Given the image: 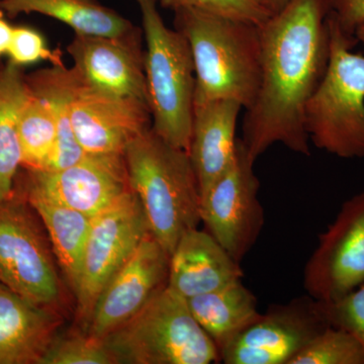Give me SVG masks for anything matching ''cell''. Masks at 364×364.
Returning a JSON list of instances; mask_svg holds the SVG:
<instances>
[{"label": "cell", "instance_id": "1", "mask_svg": "<svg viewBox=\"0 0 364 364\" xmlns=\"http://www.w3.org/2000/svg\"><path fill=\"white\" fill-rule=\"evenodd\" d=\"M328 0H289L259 26L261 76L241 141L253 161L274 144L310 156L305 111L330 57Z\"/></svg>", "mask_w": 364, "mask_h": 364}, {"label": "cell", "instance_id": "2", "mask_svg": "<svg viewBox=\"0 0 364 364\" xmlns=\"http://www.w3.org/2000/svg\"><path fill=\"white\" fill-rule=\"evenodd\" d=\"M174 13V28L188 40L196 71L195 105L232 100L253 105L261 76L259 26L193 9Z\"/></svg>", "mask_w": 364, "mask_h": 364}, {"label": "cell", "instance_id": "3", "mask_svg": "<svg viewBox=\"0 0 364 364\" xmlns=\"http://www.w3.org/2000/svg\"><path fill=\"white\" fill-rule=\"evenodd\" d=\"M124 157L150 233L170 255L182 235L202 223L200 188L188 152L170 145L151 127L129 144Z\"/></svg>", "mask_w": 364, "mask_h": 364}, {"label": "cell", "instance_id": "4", "mask_svg": "<svg viewBox=\"0 0 364 364\" xmlns=\"http://www.w3.org/2000/svg\"><path fill=\"white\" fill-rule=\"evenodd\" d=\"M330 57L324 77L305 111V128L318 149L342 158H364V56L352 52L346 35L329 14Z\"/></svg>", "mask_w": 364, "mask_h": 364}, {"label": "cell", "instance_id": "5", "mask_svg": "<svg viewBox=\"0 0 364 364\" xmlns=\"http://www.w3.org/2000/svg\"><path fill=\"white\" fill-rule=\"evenodd\" d=\"M142 16L145 73L152 129L188 152L195 107L196 71L191 46L163 21L157 0H136Z\"/></svg>", "mask_w": 364, "mask_h": 364}, {"label": "cell", "instance_id": "6", "mask_svg": "<svg viewBox=\"0 0 364 364\" xmlns=\"http://www.w3.org/2000/svg\"><path fill=\"white\" fill-rule=\"evenodd\" d=\"M102 339L117 364L221 363L217 346L193 317L186 299L168 286Z\"/></svg>", "mask_w": 364, "mask_h": 364}, {"label": "cell", "instance_id": "7", "mask_svg": "<svg viewBox=\"0 0 364 364\" xmlns=\"http://www.w3.org/2000/svg\"><path fill=\"white\" fill-rule=\"evenodd\" d=\"M26 205L16 191L0 203V284L37 305L58 310L61 282L51 244Z\"/></svg>", "mask_w": 364, "mask_h": 364}, {"label": "cell", "instance_id": "8", "mask_svg": "<svg viewBox=\"0 0 364 364\" xmlns=\"http://www.w3.org/2000/svg\"><path fill=\"white\" fill-rule=\"evenodd\" d=\"M254 163L241 139H237L233 162L200 196V220L205 230L239 263L255 245L264 226Z\"/></svg>", "mask_w": 364, "mask_h": 364}, {"label": "cell", "instance_id": "9", "mask_svg": "<svg viewBox=\"0 0 364 364\" xmlns=\"http://www.w3.org/2000/svg\"><path fill=\"white\" fill-rule=\"evenodd\" d=\"M148 233L145 213L133 191L91 219L80 279L74 294L78 318L86 326L102 289Z\"/></svg>", "mask_w": 364, "mask_h": 364}, {"label": "cell", "instance_id": "10", "mask_svg": "<svg viewBox=\"0 0 364 364\" xmlns=\"http://www.w3.org/2000/svg\"><path fill=\"white\" fill-rule=\"evenodd\" d=\"M364 284V191L345 200L304 270V289L316 301H335Z\"/></svg>", "mask_w": 364, "mask_h": 364}, {"label": "cell", "instance_id": "11", "mask_svg": "<svg viewBox=\"0 0 364 364\" xmlns=\"http://www.w3.org/2000/svg\"><path fill=\"white\" fill-rule=\"evenodd\" d=\"M329 327L310 296L269 306L221 353L226 364H289L311 340Z\"/></svg>", "mask_w": 364, "mask_h": 364}, {"label": "cell", "instance_id": "12", "mask_svg": "<svg viewBox=\"0 0 364 364\" xmlns=\"http://www.w3.org/2000/svg\"><path fill=\"white\" fill-rule=\"evenodd\" d=\"M142 43L143 31L139 26L114 37L74 33L67 52L86 85L149 104Z\"/></svg>", "mask_w": 364, "mask_h": 364}, {"label": "cell", "instance_id": "13", "mask_svg": "<svg viewBox=\"0 0 364 364\" xmlns=\"http://www.w3.org/2000/svg\"><path fill=\"white\" fill-rule=\"evenodd\" d=\"M26 170L21 181L90 218L133 191L123 154H86L66 168Z\"/></svg>", "mask_w": 364, "mask_h": 364}, {"label": "cell", "instance_id": "14", "mask_svg": "<svg viewBox=\"0 0 364 364\" xmlns=\"http://www.w3.org/2000/svg\"><path fill=\"white\" fill-rule=\"evenodd\" d=\"M169 253L148 233L98 296L87 332L105 338L135 316L162 287L167 286Z\"/></svg>", "mask_w": 364, "mask_h": 364}, {"label": "cell", "instance_id": "15", "mask_svg": "<svg viewBox=\"0 0 364 364\" xmlns=\"http://www.w3.org/2000/svg\"><path fill=\"white\" fill-rule=\"evenodd\" d=\"M71 124L86 154L124 155L129 144L152 127V116L144 100L100 92L81 81L72 100Z\"/></svg>", "mask_w": 364, "mask_h": 364}, {"label": "cell", "instance_id": "16", "mask_svg": "<svg viewBox=\"0 0 364 364\" xmlns=\"http://www.w3.org/2000/svg\"><path fill=\"white\" fill-rule=\"evenodd\" d=\"M241 263L207 230H189L170 254L167 286L188 299L217 291L244 277Z\"/></svg>", "mask_w": 364, "mask_h": 364}, {"label": "cell", "instance_id": "17", "mask_svg": "<svg viewBox=\"0 0 364 364\" xmlns=\"http://www.w3.org/2000/svg\"><path fill=\"white\" fill-rule=\"evenodd\" d=\"M61 323L56 309L37 305L0 284V364H39Z\"/></svg>", "mask_w": 364, "mask_h": 364}, {"label": "cell", "instance_id": "18", "mask_svg": "<svg viewBox=\"0 0 364 364\" xmlns=\"http://www.w3.org/2000/svg\"><path fill=\"white\" fill-rule=\"evenodd\" d=\"M243 107L232 100H215L193 107L188 155L200 196L232 164L236 128Z\"/></svg>", "mask_w": 364, "mask_h": 364}, {"label": "cell", "instance_id": "19", "mask_svg": "<svg viewBox=\"0 0 364 364\" xmlns=\"http://www.w3.org/2000/svg\"><path fill=\"white\" fill-rule=\"evenodd\" d=\"M18 186V191L44 224L55 259L75 294L92 218L52 200L23 181Z\"/></svg>", "mask_w": 364, "mask_h": 364}, {"label": "cell", "instance_id": "20", "mask_svg": "<svg viewBox=\"0 0 364 364\" xmlns=\"http://www.w3.org/2000/svg\"><path fill=\"white\" fill-rule=\"evenodd\" d=\"M26 78L31 92L48 105L56 124V144L45 170L63 169L80 161L86 153L79 145L71 124L72 100L82 81L77 71L63 63L41 69Z\"/></svg>", "mask_w": 364, "mask_h": 364}, {"label": "cell", "instance_id": "21", "mask_svg": "<svg viewBox=\"0 0 364 364\" xmlns=\"http://www.w3.org/2000/svg\"><path fill=\"white\" fill-rule=\"evenodd\" d=\"M186 301L193 317L214 341L220 356L261 316L257 299L242 280Z\"/></svg>", "mask_w": 364, "mask_h": 364}, {"label": "cell", "instance_id": "22", "mask_svg": "<svg viewBox=\"0 0 364 364\" xmlns=\"http://www.w3.org/2000/svg\"><path fill=\"white\" fill-rule=\"evenodd\" d=\"M0 9L11 18L20 14H42L61 21L75 33L114 37L136 28L98 0H0Z\"/></svg>", "mask_w": 364, "mask_h": 364}, {"label": "cell", "instance_id": "23", "mask_svg": "<svg viewBox=\"0 0 364 364\" xmlns=\"http://www.w3.org/2000/svg\"><path fill=\"white\" fill-rule=\"evenodd\" d=\"M31 95L21 67L9 62L0 73V203L14 195L21 167L18 119Z\"/></svg>", "mask_w": 364, "mask_h": 364}, {"label": "cell", "instance_id": "24", "mask_svg": "<svg viewBox=\"0 0 364 364\" xmlns=\"http://www.w3.org/2000/svg\"><path fill=\"white\" fill-rule=\"evenodd\" d=\"M56 138V124L49 107L32 93L18 119L21 167L30 170L47 168Z\"/></svg>", "mask_w": 364, "mask_h": 364}, {"label": "cell", "instance_id": "25", "mask_svg": "<svg viewBox=\"0 0 364 364\" xmlns=\"http://www.w3.org/2000/svg\"><path fill=\"white\" fill-rule=\"evenodd\" d=\"M289 364H364V348L350 333L329 326Z\"/></svg>", "mask_w": 364, "mask_h": 364}, {"label": "cell", "instance_id": "26", "mask_svg": "<svg viewBox=\"0 0 364 364\" xmlns=\"http://www.w3.org/2000/svg\"><path fill=\"white\" fill-rule=\"evenodd\" d=\"M39 364H117L104 339L86 333L58 336Z\"/></svg>", "mask_w": 364, "mask_h": 364}, {"label": "cell", "instance_id": "27", "mask_svg": "<svg viewBox=\"0 0 364 364\" xmlns=\"http://www.w3.org/2000/svg\"><path fill=\"white\" fill-rule=\"evenodd\" d=\"M159 4L172 11L193 9L257 26L274 14L265 0H159Z\"/></svg>", "mask_w": 364, "mask_h": 364}, {"label": "cell", "instance_id": "28", "mask_svg": "<svg viewBox=\"0 0 364 364\" xmlns=\"http://www.w3.org/2000/svg\"><path fill=\"white\" fill-rule=\"evenodd\" d=\"M318 304L328 325L350 333L364 348V284L344 298Z\"/></svg>", "mask_w": 364, "mask_h": 364}, {"label": "cell", "instance_id": "29", "mask_svg": "<svg viewBox=\"0 0 364 364\" xmlns=\"http://www.w3.org/2000/svg\"><path fill=\"white\" fill-rule=\"evenodd\" d=\"M6 55H9V62L21 68L40 61H49L51 65L64 63L61 51L50 49L42 33L31 26H14L13 39Z\"/></svg>", "mask_w": 364, "mask_h": 364}, {"label": "cell", "instance_id": "30", "mask_svg": "<svg viewBox=\"0 0 364 364\" xmlns=\"http://www.w3.org/2000/svg\"><path fill=\"white\" fill-rule=\"evenodd\" d=\"M335 20L346 35L355 37L358 26L364 23V0H328Z\"/></svg>", "mask_w": 364, "mask_h": 364}, {"label": "cell", "instance_id": "31", "mask_svg": "<svg viewBox=\"0 0 364 364\" xmlns=\"http://www.w3.org/2000/svg\"><path fill=\"white\" fill-rule=\"evenodd\" d=\"M14 26L6 20V14L0 9V57L7 54L11 39H13Z\"/></svg>", "mask_w": 364, "mask_h": 364}, {"label": "cell", "instance_id": "32", "mask_svg": "<svg viewBox=\"0 0 364 364\" xmlns=\"http://www.w3.org/2000/svg\"><path fill=\"white\" fill-rule=\"evenodd\" d=\"M265 1L267 2L268 6L272 9L273 13L277 14L289 4V0H265Z\"/></svg>", "mask_w": 364, "mask_h": 364}, {"label": "cell", "instance_id": "33", "mask_svg": "<svg viewBox=\"0 0 364 364\" xmlns=\"http://www.w3.org/2000/svg\"><path fill=\"white\" fill-rule=\"evenodd\" d=\"M355 38L358 39V42L363 43L364 44V23H361V25L358 26V30H356Z\"/></svg>", "mask_w": 364, "mask_h": 364}, {"label": "cell", "instance_id": "34", "mask_svg": "<svg viewBox=\"0 0 364 364\" xmlns=\"http://www.w3.org/2000/svg\"><path fill=\"white\" fill-rule=\"evenodd\" d=\"M4 65L1 63V61H0V73H1L2 70H4Z\"/></svg>", "mask_w": 364, "mask_h": 364}]
</instances>
